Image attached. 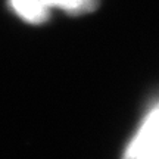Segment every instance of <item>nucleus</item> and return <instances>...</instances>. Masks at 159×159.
<instances>
[{"mask_svg":"<svg viewBox=\"0 0 159 159\" xmlns=\"http://www.w3.org/2000/svg\"><path fill=\"white\" fill-rule=\"evenodd\" d=\"M158 140H159V106L146 116L139 133L131 140V143L128 144V148L125 150L124 159H131V156L136 153L140 148H143L144 144H149L152 142H158Z\"/></svg>","mask_w":159,"mask_h":159,"instance_id":"1","label":"nucleus"},{"mask_svg":"<svg viewBox=\"0 0 159 159\" xmlns=\"http://www.w3.org/2000/svg\"><path fill=\"white\" fill-rule=\"evenodd\" d=\"M9 5L25 22L43 24L49 19V6L43 0H9Z\"/></svg>","mask_w":159,"mask_h":159,"instance_id":"2","label":"nucleus"},{"mask_svg":"<svg viewBox=\"0 0 159 159\" xmlns=\"http://www.w3.org/2000/svg\"><path fill=\"white\" fill-rule=\"evenodd\" d=\"M43 2L49 7L55 6L74 15L93 12L99 5V0H43Z\"/></svg>","mask_w":159,"mask_h":159,"instance_id":"3","label":"nucleus"},{"mask_svg":"<svg viewBox=\"0 0 159 159\" xmlns=\"http://www.w3.org/2000/svg\"><path fill=\"white\" fill-rule=\"evenodd\" d=\"M131 159H159V140L144 144L131 156Z\"/></svg>","mask_w":159,"mask_h":159,"instance_id":"4","label":"nucleus"}]
</instances>
